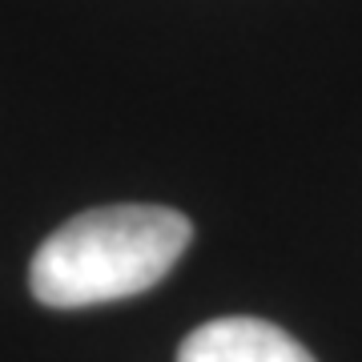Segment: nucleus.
<instances>
[{"mask_svg":"<svg viewBox=\"0 0 362 362\" xmlns=\"http://www.w3.org/2000/svg\"><path fill=\"white\" fill-rule=\"evenodd\" d=\"M189 238V218L165 206L85 209L40 242L28 266V286L33 298L52 310L145 294L177 266Z\"/></svg>","mask_w":362,"mask_h":362,"instance_id":"nucleus-1","label":"nucleus"},{"mask_svg":"<svg viewBox=\"0 0 362 362\" xmlns=\"http://www.w3.org/2000/svg\"><path fill=\"white\" fill-rule=\"evenodd\" d=\"M177 362H314V354L274 322L214 318L181 342Z\"/></svg>","mask_w":362,"mask_h":362,"instance_id":"nucleus-2","label":"nucleus"}]
</instances>
